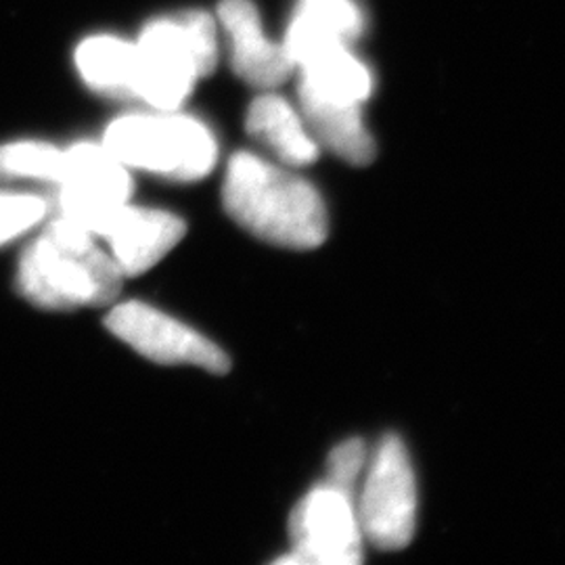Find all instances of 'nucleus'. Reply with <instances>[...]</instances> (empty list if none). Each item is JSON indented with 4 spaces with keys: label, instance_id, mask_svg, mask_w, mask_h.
I'll return each instance as SVG.
<instances>
[{
    "label": "nucleus",
    "instance_id": "0eeeda50",
    "mask_svg": "<svg viewBox=\"0 0 565 565\" xmlns=\"http://www.w3.org/2000/svg\"><path fill=\"white\" fill-rule=\"evenodd\" d=\"M105 324L121 342L153 363L200 366L218 375L231 369L221 345L149 303H118L109 310Z\"/></svg>",
    "mask_w": 565,
    "mask_h": 565
},
{
    "label": "nucleus",
    "instance_id": "f257e3e1",
    "mask_svg": "<svg viewBox=\"0 0 565 565\" xmlns=\"http://www.w3.org/2000/svg\"><path fill=\"white\" fill-rule=\"evenodd\" d=\"M226 214L254 237L287 249H312L327 237L321 193L281 166L239 151L223 184Z\"/></svg>",
    "mask_w": 565,
    "mask_h": 565
},
{
    "label": "nucleus",
    "instance_id": "f03ea898",
    "mask_svg": "<svg viewBox=\"0 0 565 565\" xmlns=\"http://www.w3.org/2000/svg\"><path fill=\"white\" fill-rule=\"evenodd\" d=\"M121 282L118 264L95 235L61 216L23 249L15 275L21 298L44 310L107 306Z\"/></svg>",
    "mask_w": 565,
    "mask_h": 565
},
{
    "label": "nucleus",
    "instance_id": "dca6fc26",
    "mask_svg": "<svg viewBox=\"0 0 565 565\" xmlns=\"http://www.w3.org/2000/svg\"><path fill=\"white\" fill-rule=\"evenodd\" d=\"M67 162V149L51 142L0 145V181H41L57 184Z\"/></svg>",
    "mask_w": 565,
    "mask_h": 565
},
{
    "label": "nucleus",
    "instance_id": "f8f14e48",
    "mask_svg": "<svg viewBox=\"0 0 565 565\" xmlns=\"http://www.w3.org/2000/svg\"><path fill=\"white\" fill-rule=\"evenodd\" d=\"M363 32L354 0H300L285 34V51L296 67L324 49L350 44Z\"/></svg>",
    "mask_w": 565,
    "mask_h": 565
},
{
    "label": "nucleus",
    "instance_id": "9d476101",
    "mask_svg": "<svg viewBox=\"0 0 565 565\" xmlns=\"http://www.w3.org/2000/svg\"><path fill=\"white\" fill-rule=\"evenodd\" d=\"M218 18L231 36L233 70L256 88H277L296 70L282 44L266 39L263 21L252 0H223Z\"/></svg>",
    "mask_w": 565,
    "mask_h": 565
},
{
    "label": "nucleus",
    "instance_id": "20e7f679",
    "mask_svg": "<svg viewBox=\"0 0 565 565\" xmlns=\"http://www.w3.org/2000/svg\"><path fill=\"white\" fill-rule=\"evenodd\" d=\"M364 541L384 551L404 548L417 525L415 471L398 436H385L369 455L354 497Z\"/></svg>",
    "mask_w": 565,
    "mask_h": 565
},
{
    "label": "nucleus",
    "instance_id": "ddd939ff",
    "mask_svg": "<svg viewBox=\"0 0 565 565\" xmlns=\"http://www.w3.org/2000/svg\"><path fill=\"white\" fill-rule=\"evenodd\" d=\"M247 132L268 147L289 168L308 166L319 158V142L310 135L302 114L279 95H260L247 109Z\"/></svg>",
    "mask_w": 565,
    "mask_h": 565
},
{
    "label": "nucleus",
    "instance_id": "9b49d317",
    "mask_svg": "<svg viewBox=\"0 0 565 565\" xmlns=\"http://www.w3.org/2000/svg\"><path fill=\"white\" fill-rule=\"evenodd\" d=\"M302 118L319 142L343 162L366 166L375 158V142L363 120L361 103L342 102L300 84Z\"/></svg>",
    "mask_w": 565,
    "mask_h": 565
},
{
    "label": "nucleus",
    "instance_id": "a211bd4d",
    "mask_svg": "<svg viewBox=\"0 0 565 565\" xmlns=\"http://www.w3.org/2000/svg\"><path fill=\"white\" fill-rule=\"evenodd\" d=\"M369 463V450L363 440L352 438L335 446L327 459V482L343 490L350 497H356L359 482L363 480Z\"/></svg>",
    "mask_w": 565,
    "mask_h": 565
},
{
    "label": "nucleus",
    "instance_id": "1a4fd4ad",
    "mask_svg": "<svg viewBox=\"0 0 565 565\" xmlns=\"http://www.w3.org/2000/svg\"><path fill=\"white\" fill-rule=\"evenodd\" d=\"M186 233L177 214L158 207L124 205L102 237L124 277H139L163 260Z\"/></svg>",
    "mask_w": 565,
    "mask_h": 565
},
{
    "label": "nucleus",
    "instance_id": "f3484780",
    "mask_svg": "<svg viewBox=\"0 0 565 565\" xmlns=\"http://www.w3.org/2000/svg\"><path fill=\"white\" fill-rule=\"evenodd\" d=\"M49 214V202L36 193L0 191V245L13 242L41 224Z\"/></svg>",
    "mask_w": 565,
    "mask_h": 565
},
{
    "label": "nucleus",
    "instance_id": "4468645a",
    "mask_svg": "<svg viewBox=\"0 0 565 565\" xmlns=\"http://www.w3.org/2000/svg\"><path fill=\"white\" fill-rule=\"evenodd\" d=\"M76 65L84 82L103 95L132 97L137 46L116 36H93L76 51Z\"/></svg>",
    "mask_w": 565,
    "mask_h": 565
},
{
    "label": "nucleus",
    "instance_id": "2eb2a0df",
    "mask_svg": "<svg viewBox=\"0 0 565 565\" xmlns=\"http://www.w3.org/2000/svg\"><path fill=\"white\" fill-rule=\"evenodd\" d=\"M300 84L342 102L363 105L373 90V76L363 61L354 57L345 44L324 49L319 55L303 61Z\"/></svg>",
    "mask_w": 565,
    "mask_h": 565
},
{
    "label": "nucleus",
    "instance_id": "423d86ee",
    "mask_svg": "<svg viewBox=\"0 0 565 565\" xmlns=\"http://www.w3.org/2000/svg\"><path fill=\"white\" fill-rule=\"evenodd\" d=\"M294 553L285 564L350 565L363 559V530L354 497L324 482L296 505L289 520Z\"/></svg>",
    "mask_w": 565,
    "mask_h": 565
},
{
    "label": "nucleus",
    "instance_id": "6e6552de",
    "mask_svg": "<svg viewBox=\"0 0 565 565\" xmlns=\"http://www.w3.org/2000/svg\"><path fill=\"white\" fill-rule=\"evenodd\" d=\"M137 46L132 97L156 109L172 111L202 78L186 28L179 20H156L142 30Z\"/></svg>",
    "mask_w": 565,
    "mask_h": 565
},
{
    "label": "nucleus",
    "instance_id": "39448f33",
    "mask_svg": "<svg viewBox=\"0 0 565 565\" xmlns=\"http://www.w3.org/2000/svg\"><path fill=\"white\" fill-rule=\"evenodd\" d=\"M57 186L61 218L102 237L130 203L135 184L124 163L103 142H78L67 149Z\"/></svg>",
    "mask_w": 565,
    "mask_h": 565
},
{
    "label": "nucleus",
    "instance_id": "7ed1b4c3",
    "mask_svg": "<svg viewBox=\"0 0 565 565\" xmlns=\"http://www.w3.org/2000/svg\"><path fill=\"white\" fill-rule=\"evenodd\" d=\"M103 145L124 166L170 181H202L218 160L214 132L181 114L124 116L107 126Z\"/></svg>",
    "mask_w": 565,
    "mask_h": 565
}]
</instances>
